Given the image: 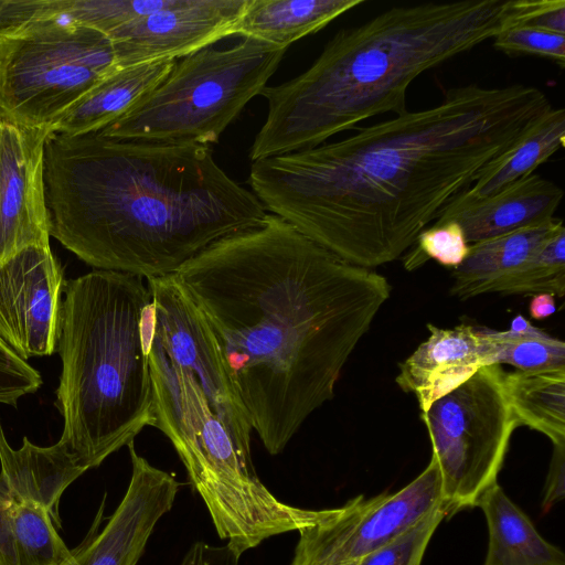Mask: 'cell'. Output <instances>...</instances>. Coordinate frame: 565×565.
Masks as SVG:
<instances>
[{
    "instance_id": "cell-39",
    "label": "cell",
    "mask_w": 565,
    "mask_h": 565,
    "mask_svg": "<svg viewBox=\"0 0 565 565\" xmlns=\"http://www.w3.org/2000/svg\"><path fill=\"white\" fill-rule=\"evenodd\" d=\"M0 116H1V113H0Z\"/></svg>"
},
{
    "instance_id": "cell-20",
    "label": "cell",
    "mask_w": 565,
    "mask_h": 565,
    "mask_svg": "<svg viewBox=\"0 0 565 565\" xmlns=\"http://www.w3.org/2000/svg\"><path fill=\"white\" fill-rule=\"evenodd\" d=\"M363 3L364 0H247L232 35L288 47Z\"/></svg>"
},
{
    "instance_id": "cell-38",
    "label": "cell",
    "mask_w": 565,
    "mask_h": 565,
    "mask_svg": "<svg viewBox=\"0 0 565 565\" xmlns=\"http://www.w3.org/2000/svg\"><path fill=\"white\" fill-rule=\"evenodd\" d=\"M351 565H356V564H351Z\"/></svg>"
},
{
    "instance_id": "cell-14",
    "label": "cell",
    "mask_w": 565,
    "mask_h": 565,
    "mask_svg": "<svg viewBox=\"0 0 565 565\" xmlns=\"http://www.w3.org/2000/svg\"><path fill=\"white\" fill-rule=\"evenodd\" d=\"M247 0H175L107 36L119 67L179 60L233 34Z\"/></svg>"
},
{
    "instance_id": "cell-5",
    "label": "cell",
    "mask_w": 565,
    "mask_h": 565,
    "mask_svg": "<svg viewBox=\"0 0 565 565\" xmlns=\"http://www.w3.org/2000/svg\"><path fill=\"white\" fill-rule=\"evenodd\" d=\"M519 12L518 0L425 2L340 30L308 70L264 87L267 115L249 158L315 148L369 118L407 111L419 75L514 26Z\"/></svg>"
},
{
    "instance_id": "cell-33",
    "label": "cell",
    "mask_w": 565,
    "mask_h": 565,
    "mask_svg": "<svg viewBox=\"0 0 565 565\" xmlns=\"http://www.w3.org/2000/svg\"><path fill=\"white\" fill-rule=\"evenodd\" d=\"M565 445L553 446V454L543 490L542 511L548 512L564 499Z\"/></svg>"
},
{
    "instance_id": "cell-4",
    "label": "cell",
    "mask_w": 565,
    "mask_h": 565,
    "mask_svg": "<svg viewBox=\"0 0 565 565\" xmlns=\"http://www.w3.org/2000/svg\"><path fill=\"white\" fill-rule=\"evenodd\" d=\"M147 281L156 428L174 447L220 539L242 556L307 527L313 510L280 501L256 473L250 419L201 312L173 275Z\"/></svg>"
},
{
    "instance_id": "cell-30",
    "label": "cell",
    "mask_w": 565,
    "mask_h": 565,
    "mask_svg": "<svg viewBox=\"0 0 565 565\" xmlns=\"http://www.w3.org/2000/svg\"><path fill=\"white\" fill-rule=\"evenodd\" d=\"M493 46L508 55H535L550 58L561 68L565 65V34L515 25L493 38Z\"/></svg>"
},
{
    "instance_id": "cell-26",
    "label": "cell",
    "mask_w": 565,
    "mask_h": 565,
    "mask_svg": "<svg viewBox=\"0 0 565 565\" xmlns=\"http://www.w3.org/2000/svg\"><path fill=\"white\" fill-rule=\"evenodd\" d=\"M494 292L565 295V228L551 236L518 270L507 277Z\"/></svg>"
},
{
    "instance_id": "cell-23",
    "label": "cell",
    "mask_w": 565,
    "mask_h": 565,
    "mask_svg": "<svg viewBox=\"0 0 565 565\" xmlns=\"http://www.w3.org/2000/svg\"><path fill=\"white\" fill-rule=\"evenodd\" d=\"M504 388L519 425L565 445V369L504 372Z\"/></svg>"
},
{
    "instance_id": "cell-10",
    "label": "cell",
    "mask_w": 565,
    "mask_h": 565,
    "mask_svg": "<svg viewBox=\"0 0 565 565\" xmlns=\"http://www.w3.org/2000/svg\"><path fill=\"white\" fill-rule=\"evenodd\" d=\"M439 509L440 476L430 458L427 467L396 492L372 498L360 494L341 507L322 509L318 521L299 531L290 565L356 564Z\"/></svg>"
},
{
    "instance_id": "cell-15",
    "label": "cell",
    "mask_w": 565,
    "mask_h": 565,
    "mask_svg": "<svg viewBox=\"0 0 565 565\" xmlns=\"http://www.w3.org/2000/svg\"><path fill=\"white\" fill-rule=\"evenodd\" d=\"M429 337L399 364L396 383L416 396L420 412L489 364L484 328L461 323L451 329L427 324Z\"/></svg>"
},
{
    "instance_id": "cell-34",
    "label": "cell",
    "mask_w": 565,
    "mask_h": 565,
    "mask_svg": "<svg viewBox=\"0 0 565 565\" xmlns=\"http://www.w3.org/2000/svg\"><path fill=\"white\" fill-rule=\"evenodd\" d=\"M241 555L227 544L215 546L195 542L183 556L180 565H239Z\"/></svg>"
},
{
    "instance_id": "cell-18",
    "label": "cell",
    "mask_w": 565,
    "mask_h": 565,
    "mask_svg": "<svg viewBox=\"0 0 565 565\" xmlns=\"http://www.w3.org/2000/svg\"><path fill=\"white\" fill-rule=\"evenodd\" d=\"M563 221H551L469 244L463 262L452 269L450 295L467 300L494 292L507 277L518 270L555 233Z\"/></svg>"
},
{
    "instance_id": "cell-8",
    "label": "cell",
    "mask_w": 565,
    "mask_h": 565,
    "mask_svg": "<svg viewBox=\"0 0 565 565\" xmlns=\"http://www.w3.org/2000/svg\"><path fill=\"white\" fill-rule=\"evenodd\" d=\"M287 50L248 38L228 47H203L177 60L159 85L99 134L211 146L260 95Z\"/></svg>"
},
{
    "instance_id": "cell-22",
    "label": "cell",
    "mask_w": 565,
    "mask_h": 565,
    "mask_svg": "<svg viewBox=\"0 0 565 565\" xmlns=\"http://www.w3.org/2000/svg\"><path fill=\"white\" fill-rule=\"evenodd\" d=\"M565 143V111L552 107L519 141L488 163L477 180L456 198L476 201L491 196L533 174Z\"/></svg>"
},
{
    "instance_id": "cell-35",
    "label": "cell",
    "mask_w": 565,
    "mask_h": 565,
    "mask_svg": "<svg viewBox=\"0 0 565 565\" xmlns=\"http://www.w3.org/2000/svg\"><path fill=\"white\" fill-rule=\"evenodd\" d=\"M0 564L18 565L9 500L0 494Z\"/></svg>"
},
{
    "instance_id": "cell-3",
    "label": "cell",
    "mask_w": 565,
    "mask_h": 565,
    "mask_svg": "<svg viewBox=\"0 0 565 565\" xmlns=\"http://www.w3.org/2000/svg\"><path fill=\"white\" fill-rule=\"evenodd\" d=\"M44 180L51 236L96 269L146 279L177 274L268 214L209 145L53 132Z\"/></svg>"
},
{
    "instance_id": "cell-2",
    "label": "cell",
    "mask_w": 565,
    "mask_h": 565,
    "mask_svg": "<svg viewBox=\"0 0 565 565\" xmlns=\"http://www.w3.org/2000/svg\"><path fill=\"white\" fill-rule=\"evenodd\" d=\"M173 277L210 327L270 455L333 398L344 364L392 291L383 275L348 263L271 213Z\"/></svg>"
},
{
    "instance_id": "cell-11",
    "label": "cell",
    "mask_w": 565,
    "mask_h": 565,
    "mask_svg": "<svg viewBox=\"0 0 565 565\" xmlns=\"http://www.w3.org/2000/svg\"><path fill=\"white\" fill-rule=\"evenodd\" d=\"M64 282L50 245L0 265V339L21 359L56 352Z\"/></svg>"
},
{
    "instance_id": "cell-21",
    "label": "cell",
    "mask_w": 565,
    "mask_h": 565,
    "mask_svg": "<svg viewBox=\"0 0 565 565\" xmlns=\"http://www.w3.org/2000/svg\"><path fill=\"white\" fill-rule=\"evenodd\" d=\"M477 507L484 514L489 533L483 565H565L564 553L537 532L499 483Z\"/></svg>"
},
{
    "instance_id": "cell-31",
    "label": "cell",
    "mask_w": 565,
    "mask_h": 565,
    "mask_svg": "<svg viewBox=\"0 0 565 565\" xmlns=\"http://www.w3.org/2000/svg\"><path fill=\"white\" fill-rule=\"evenodd\" d=\"M42 384L40 373L0 339V404L17 407L19 399Z\"/></svg>"
},
{
    "instance_id": "cell-28",
    "label": "cell",
    "mask_w": 565,
    "mask_h": 565,
    "mask_svg": "<svg viewBox=\"0 0 565 565\" xmlns=\"http://www.w3.org/2000/svg\"><path fill=\"white\" fill-rule=\"evenodd\" d=\"M445 518L441 509L429 513L356 565H422L427 546Z\"/></svg>"
},
{
    "instance_id": "cell-19",
    "label": "cell",
    "mask_w": 565,
    "mask_h": 565,
    "mask_svg": "<svg viewBox=\"0 0 565 565\" xmlns=\"http://www.w3.org/2000/svg\"><path fill=\"white\" fill-rule=\"evenodd\" d=\"M177 60L119 67L95 85L55 125L53 132H99L120 118L170 73Z\"/></svg>"
},
{
    "instance_id": "cell-37",
    "label": "cell",
    "mask_w": 565,
    "mask_h": 565,
    "mask_svg": "<svg viewBox=\"0 0 565 565\" xmlns=\"http://www.w3.org/2000/svg\"><path fill=\"white\" fill-rule=\"evenodd\" d=\"M3 2H4V0H0V11L2 9Z\"/></svg>"
},
{
    "instance_id": "cell-9",
    "label": "cell",
    "mask_w": 565,
    "mask_h": 565,
    "mask_svg": "<svg viewBox=\"0 0 565 565\" xmlns=\"http://www.w3.org/2000/svg\"><path fill=\"white\" fill-rule=\"evenodd\" d=\"M503 377L501 365L482 366L420 414L440 476L446 518L477 507L498 483L510 439L519 426Z\"/></svg>"
},
{
    "instance_id": "cell-1",
    "label": "cell",
    "mask_w": 565,
    "mask_h": 565,
    "mask_svg": "<svg viewBox=\"0 0 565 565\" xmlns=\"http://www.w3.org/2000/svg\"><path fill=\"white\" fill-rule=\"evenodd\" d=\"M551 108L535 86H457L340 141L253 161L247 183L266 211L373 269L412 247Z\"/></svg>"
},
{
    "instance_id": "cell-36",
    "label": "cell",
    "mask_w": 565,
    "mask_h": 565,
    "mask_svg": "<svg viewBox=\"0 0 565 565\" xmlns=\"http://www.w3.org/2000/svg\"><path fill=\"white\" fill-rule=\"evenodd\" d=\"M556 311L555 296L547 292L535 294L529 306L530 316L536 320L551 317Z\"/></svg>"
},
{
    "instance_id": "cell-16",
    "label": "cell",
    "mask_w": 565,
    "mask_h": 565,
    "mask_svg": "<svg viewBox=\"0 0 565 565\" xmlns=\"http://www.w3.org/2000/svg\"><path fill=\"white\" fill-rule=\"evenodd\" d=\"M562 198L563 190L557 184L530 174L481 200L452 199L435 224L457 222L468 244H473L551 221Z\"/></svg>"
},
{
    "instance_id": "cell-24",
    "label": "cell",
    "mask_w": 565,
    "mask_h": 565,
    "mask_svg": "<svg viewBox=\"0 0 565 565\" xmlns=\"http://www.w3.org/2000/svg\"><path fill=\"white\" fill-rule=\"evenodd\" d=\"M18 565H76L74 552L61 539L45 507L10 501Z\"/></svg>"
},
{
    "instance_id": "cell-12",
    "label": "cell",
    "mask_w": 565,
    "mask_h": 565,
    "mask_svg": "<svg viewBox=\"0 0 565 565\" xmlns=\"http://www.w3.org/2000/svg\"><path fill=\"white\" fill-rule=\"evenodd\" d=\"M49 129L0 116V265L32 246H49L44 163Z\"/></svg>"
},
{
    "instance_id": "cell-6",
    "label": "cell",
    "mask_w": 565,
    "mask_h": 565,
    "mask_svg": "<svg viewBox=\"0 0 565 565\" xmlns=\"http://www.w3.org/2000/svg\"><path fill=\"white\" fill-rule=\"evenodd\" d=\"M56 352L58 443L85 471L156 427L153 306L140 276L95 269L64 282Z\"/></svg>"
},
{
    "instance_id": "cell-25",
    "label": "cell",
    "mask_w": 565,
    "mask_h": 565,
    "mask_svg": "<svg viewBox=\"0 0 565 565\" xmlns=\"http://www.w3.org/2000/svg\"><path fill=\"white\" fill-rule=\"evenodd\" d=\"M489 364H510L523 372L565 369V343L531 324L523 331L484 328Z\"/></svg>"
},
{
    "instance_id": "cell-17",
    "label": "cell",
    "mask_w": 565,
    "mask_h": 565,
    "mask_svg": "<svg viewBox=\"0 0 565 565\" xmlns=\"http://www.w3.org/2000/svg\"><path fill=\"white\" fill-rule=\"evenodd\" d=\"M0 494L10 501L42 504L60 527L61 497L85 472L67 449L58 441L47 447L36 446L26 437L19 449H13L0 420Z\"/></svg>"
},
{
    "instance_id": "cell-27",
    "label": "cell",
    "mask_w": 565,
    "mask_h": 565,
    "mask_svg": "<svg viewBox=\"0 0 565 565\" xmlns=\"http://www.w3.org/2000/svg\"><path fill=\"white\" fill-rule=\"evenodd\" d=\"M175 0H45L46 7L106 35Z\"/></svg>"
},
{
    "instance_id": "cell-32",
    "label": "cell",
    "mask_w": 565,
    "mask_h": 565,
    "mask_svg": "<svg viewBox=\"0 0 565 565\" xmlns=\"http://www.w3.org/2000/svg\"><path fill=\"white\" fill-rule=\"evenodd\" d=\"M518 25L565 34V1L524 0V12Z\"/></svg>"
},
{
    "instance_id": "cell-40",
    "label": "cell",
    "mask_w": 565,
    "mask_h": 565,
    "mask_svg": "<svg viewBox=\"0 0 565 565\" xmlns=\"http://www.w3.org/2000/svg\"><path fill=\"white\" fill-rule=\"evenodd\" d=\"M1 565V564H0Z\"/></svg>"
},
{
    "instance_id": "cell-13",
    "label": "cell",
    "mask_w": 565,
    "mask_h": 565,
    "mask_svg": "<svg viewBox=\"0 0 565 565\" xmlns=\"http://www.w3.org/2000/svg\"><path fill=\"white\" fill-rule=\"evenodd\" d=\"M131 476L114 513L100 530L104 501L96 519L74 552L76 565H137L159 520L173 507L180 483L128 446Z\"/></svg>"
},
{
    "instance_id": "cell-29",
    "label": "cell",
    "mask_w": 565,
    "mask_h": 565,
    "mask_svg": "<svg viewBox=\"0 0 565 565\" xmlns=\"http://www.w3.org/2000/svg\"><path fill=\"white\" fill-rule=\"evenodd\" d=\"M405 263L407 269L416 268L431 258L451 269L458 267L466 258L469 244L457 222L448 221L434 224L419 233Z\"/></svg>"
},
{
    "instance_id": "cell-7",
    "label": "cell",
    "mask_w": 565,
    "mask_h": 565,
    "mask_svg": "<svg viewBox=\"0 0 565 565\" xmlns=\"http://www.w3.org/2000/svg\"><path fill=\"white\" fill-rule=\"evenodd\" d=\"M119 68L111 40L45 6L4 0L0 11V113L53 132L95 85Z\"/></svg>"
}]
</instances>
